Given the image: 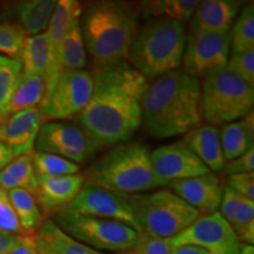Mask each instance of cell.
<instances>
[{"label":"cell","mask_w":254,"mask_h":254,"mask_svg":"<svg viewBox=\"0 0 254 254\" xmlns=\"http://www.w3.org/2000/svg\"><path fill=\"white\" fill-rule=\"evenodd\" d=\"M91 99L77 123L101 146L126 142L141 126V103L148 81L127 62L94 68Z\"/></svg>","instance_id":"cell-1"},{"label":"cell","mask_w":254,"mask_h":254,"mask_svg":"<svg viewBox=\"0 0 254 254\" xmlns=\"http://www.w3.org/2000/svg\"><path fill=\"white\" fill-rule=\"evenodd\" d=\"M202 120L199 79L176 69L148 82L141 103V126L155 139L183 135Z\"/></svg>","instance_id":"cell-2"},{"label":"cell","mask_w":254,"mask_h":254,"mask_svg":"<svg viewBox=\"0 0 254 254\" xmlns=\"http://www.w3.org/2000/svg\"><path fill=\"white\" fill-rule=\"evenodd\" d=\"M139 9L127 1L92 2L82 12L85 49L95 68L125 62L138 33Z\"/></svg>","instance_id":"cell-3"},{"label":"cell","mask_w":254,"mask_h":254,"mask_svg":"<svg viewBox=\"0 0 254 254\" xmlns=\"http://www.w3.org/2000/svg\"><path fill=\"white\" fill-rule=\"evenodd\" d=\"M85 182L122 194H138L168 185L155 176L151 151L140 142H123L90 165Z\"/></svg>","instance_id":"cell-4"},{"label":"cell","mask_w":254,"mask_h":254,"mask_svg":"<svg viewBox=\"0 0 254 254\" xmlns=\"http://www.w3.org/2000/svg\"><path fill=\"white\" fill-rule=\"evenodd\" d=\"M186 40L183 23L168 18L154 19L138 30L127 57L128 64L146 79L161 77L180 67Z\"/></svg>","instance_id":"cell-5"},{"label":"cell","mask_w":254,"mask_h":254,"mask_svg":"<svg viewBox=\"0 0 254 254\" xmlns=\"http://www.w3.org/2000/svg\"><path fill=\"white\" fill-rule=\"evenodd\" d=\"M138 225V233L170 239L194 222L201 214L176 193L159 190L144 194H126Z\"/></svg>","instance_id":"cell-6"},{"label":"cell","mask_w":254,"mask_h":254,"mask_svg":"<svg viewBox=\"0 0 254 254\" xmlns=\"http://www.w3.org/2000/svg\"><path fill=\"white\" fill-rule=\"evenodd\" d=\"M200 87L202 118L209 125L224 126L253 111L254 86L227 67L206 75Z\"/></svg>","instance_id":"cell-7"},{"label":"cell","mask_w":254,"mask_h":254,"mask_svg":"<svg viewBox=\"0 0 254 254\" xmlns=\"http://www.w3.org/2000/svg\"><path fill=\"white\" fill-rule=\"evenodd\" d=\"M53 215L57 226L67 236L99 252H128L134 250L138 243V232L124 222L65 211H58Z\"/></svg>","instance_id":"cell-8"},{"label":"cell","mask_w":254,"mask_h":254,"mask_svg":"<svg viewBox=\"0 0 254 254\" xmlns=\"http://www.w3.org/2000/svg\"><path fill=\"white\" fill-rule=\"evenodd\" d=\"M170 249L192 245L207 251L209 254H239L243 243L230 224L219 213L202 215L190 226L168 239Z\"/></svg>","instance_id":"cell-9"},{"label":"cell","mask_w":254,"mask_h":254,"mask_svg":"<svg viewBox=\"0 0 254 254\" xmlns=\"http://www.w3.org/2000/svg\"><path fill=\"white\" fill-rule=\"evenodd\" d=\"M34 146L37 152L58 155L77 165L86 163L98 151L80 126L67 122L43 124Z\"/></svg>","instance_id":"cell-10"},{"label":"cell","mask_w":254,"mask_h":254,"mask_svg":"<svg viewBox=\"0 0 254 254\" xmlns=\"http://www.w3.org/2000/svg\"><path fill=\"white\" fill-rule=\"evenodd\" d=\"M93 91V77L86 69L63 73L46 95L40 110L44 118L67 119L86 107Z\"/></svg>","instance_id":"cell-11"},{"label":"cell","mask_w":254,"mask_h":254,"mask_svg":"<svg viewBox=\"0 0 254 254\" xmlns=\"http://www.w3.org/2000/svg\"><path fill=\"white\" fill-rule=\"evenodd\" d=\"M60 211L124 222L138 232L134 213L126 194L85 182L74 200Z\"/></svg>","instance_id":"cell-12"},{"label":"cell","mask_w":254,"mask_h":254,"mask_svg":"<svg viewBox=\"0 0 254 254\" xmlns=\"http://www.w3.org/2000/svg\"><path fill=\"white\" fill-rule=\"evenodd\" d=\"M230 32L190 33L183 58L184 71L199 79L226 67L231 55Z\"/></svg>","instance_id":"cell-13"},{"label":"cell","mask_w":254,"mask_h":254,"mask_svg":"<svg viewBox=\"0 0 254 254\" xmlns=\"http://www.w3.org/2000/svg\"><path fill=\"white\" fill-rule=\"evenodd\" d=\"M151 163L155 176L167 184L211 172L183 141L151 152Z\"/></svg>","instance_id":"cell-14"},{"label":"cell","mask_w":254,"mask_h":254,"mask_svg":"<svg viewBox=\"0 0 254 254\" xmlns=\"http://www.w3.org/2000/svg\"><path fill=\"white\" fill-rule=\"evenodd\" d=\"M168 185L173 193L195 208L200 214L215 213L220 208L225 187L212 172L190 179L176 180Z\"/></svg>","instance_id":"cell-15"},{"label":"cell","mask_w":254,"mask_h":254,"mask_svg":"<svg viewBox=\"0 0 254 254\" xmlns=\"http://www.w3.org/2000/svg\"><path fill=\"white\" fill-rule=\"evenodd\" d=\"M44 119L40 107L11 114L0 123V142L13 151L15 157L31 153Z\"/></svg>","instance_id":"cell-16"},{"label":"cell","mask_w":254,"mask_h":254,"mask_svg":"<svg viewBox=\"0 0 254 254\" xmlns=\"http://www.w3.org/2000/svg\"><path fill=\"white\" fill-rule=\"evenodd\" d=\"M84 184L85 178L81 174L38 177V186L33 195L45 213L55 214L71 204Z\"/></svg>","instance_id":"cell-17"},{"label":"cell","mask_w":254,"mask_h":254,"mask_svg":"<svg viewBox=\"0 0 254 254\" xmlns=\"http://www.w3.org/2000/svg\"><path fill=\"white\" fill-rule=\"evenodd\" d=\"M81 13L80 4L74 0H60L57 1L55 12L51 18L49 26H47L46 34L49 37L51 52H52V65L49 73H47L46 81V94L52 91L57 80H58L62 72H60V49L68 25L75 14ZM45 99V98H44Z\"/></svg>","instance_id":"cell-18"},{"label":"cell","mask_w":254,"mask_h":254,"mask_svg":"<svg viewBox=\"0 0 254 254\" xmlns=\"http://www.w3.org/2000/svg\"><path fill=\"white\" fill-rule=\"evenodd\" d=\"M241 2L233 0H206L200 1L190 18V33L230 32L237 18Z\"/></svg>","instance_id":"cell-19"},{"label":"cell","mask_w":254,"mask_h":254,"mask_svg":"<svg viewBox=\"0 0 254 254\" xmlns=\"http://www.w3.org/2000/svg\"><path fill=\"white\" fill-rule=\"evenodd\" d=\"M221 215L234 231L240 243H254V201L225 187L221 200Z\"/></svg>","instance_id":"cell-20"},{"label":"cell","mask_w":254,"mask_h":254,"mask_svg":"<svg viewBox=\"0 0 254 254\" xmlns=\"http://www.w3.org/2000/svg\"><path fill=\"white\" fill-rule=\"evenodd\" d=\"M209 171L219 172L225 166L220 129L213 125H199L186 133L182 140Z\"/></svg>","instance_id":"cell-21"},{"label":"cell","mask_w":254,"mask_h":254,"mask_svg":"<svg viewBox=\"0 0 254 254\" xmlns=\"http://www.w3.org/2000/svg\"><path fill=\"white\" fill-rule=\"evenodd\" d=\"M34 239L38 254H107L73 239L53 220L43 221L34 234Z\"/></svg>","instance_id":"cell-22"},{"label":"cell","mask_w":254,"mask_h":254,"mask_svg":"<svg viewBox=\"0 0 254 254\" xmlns=\"http://www.w3.org/2000/svg\"><path fill=\"white\" fill-rule=\"evenodd\" d=\"M220 141L225 161H231L253 147V111L237 122L226 124L220 131Z\"/></svg>","instance_id":"cell-23"},{"label":"cell","mask_w":254,"mask_h":254,"mask_svg":"<svg viewBox=\"0 0 254 254\" xmlns=\"http://www.w3.org/2000/svg\"><path fill=\"white\" fill-rule=\"evenodd\" d=\"M80 14H75L66 31L60 49V72H72L84 69L87 64L86 49L80 28Z\"/></svg>","instance_id":"cell-24"},{"label":"cell","mask_w":254,"mask_h":254,"mask_svg":"<svg viewBox=\"0 0 254 254\" xmlns=\"http://www.w3.org/2000/svg\"><path fill=\"white\" fill-rule=\"evenodd\" d=\"M19 58L24 73L46 78L52 65V52L46 32L38 36L27 37Z\"/></svg>","instance_id":"cell-25"},{"label":"cell","mask_w":254,"mask_h":254,"mask_svg":"<svg viewBox=\"0 0 254 254\" xmlns=\"http://www.w3.org/2000/svg\"><path fill=\"white\" fill-rule=\"evenodd\" d=\"M32 153L14 158L5 168L0 171V187L8 192L23 189L34 194L38 186V176L34 171Z\"/></svg>","instance_id":"cell-26"},{"label":"cell","mask_w":254,"mask_h":254,"mask_svg":"<svg viewBox=\"0 0 254 254\" xmlns=\"http://www.w3.org/2000/svg\"><path fill=\"white\" fill-rule=\"evenodd\" d=\"M46 94V81L43 75L21 73L20 81L9 101L7 116L20 111L38 107Z\"/></svg>","instance_id":"cell-27"},{"label":"cell","mask_w":254,"mask_h":254,"mask_svg":"<svg viewBox=\"0 0 254 254\" xmlns=\"http://www.w3.org/2000/svg\"><path fill=\"white\" fill-rule=\"evenodd\" d=\"M56 5L55 0H27L19 2L17 6L19 26L26 34L38 36L49 26Z\"/></svg>","instance_id":"cell-28"},{"label":"cell","mask_w":254,"mask_h":254,"mask_svg":"<svg viewBox=\"0 0 254 254\" xmlns=\"http://www.w3.org/2000/svg\"><path fill=\"white\" fill-rule=\"evenodd\" d=\"M200 1L196 0H152L141 1L139 13L146 18H168L173 20H190Z\"/></svg>","instance_id":"cell-29"},{"label":"cell","mask_w":254,"mask_h":254,"mask_svg":"<svg viewBox=\"0 0 254 254\" xmlns=\"http://www.w3.org/2000/svg\"><path fill=\"white\" fill-rule=\"evenodd\" d=\"M7 196L25 234L37 232L44 218L34 195L26 190L15 189L8 190Z\"/></svg>","instance_id":"cell-30"},{"label":"cell","mask_w":254,"mask_h":254,"mask_svg":"<svg viewBox=\"0 0 254 254\" xmlns=\"http://www.w3.org/2000/svg\"><path fill=\"white\" fill-rule=\"evenodd\" d=\"M23 67L19 59L0 55V123L7 118V109L12 95L20 81Z\"/></svg>","instance_id":"cell-31"},{"label":"cell","mask_w":254,"mask_h":254,"mask_svg":"<svg viewBox=\"0 0 254 254\" xmlns=\"http://www.w3.org/2000/svg\"><path fill=\"white\" fill-rule=\"evenodd\" d=\"M231 46L233 52H247L254 51V6L247 5L240 15L238 17L236 24L230 32Z\"/></svg>","instance_id":"cell-32"},{"label":"cell","mask_w":254,"mask_h":254,"mask_svg":"<svg viewBox=\"0 0 254 254\" xmlns=\"http://www.w3.org/2000/svg\"><path fill=\"white\" fill-rule=\"evenodd\" d=\"M32 160L38 177H64L79 174L77 164L58 155L33 152Z\"/></svg>","instance_id":"cell-33"},{"label":"cell","mask_w":254,"mask_h":254,"mask_svg":"<svg viewBox=\"0 0 254 254\" xmlns=\"http://www.w3.org/2000/svg\"><path fill=\"white\" fill-rule=\"evenodd\" d=\"M26 33L19 25L0 23V52L12 59H19Z\"/></svg>","instance_id":"cell-34"},{"label":"cell","mask_w":254,"mask_h":254,"mask_svg":"<svg viewBox=\"0 0 254 254\" xmlns=\"http://www.w3.org/2000/svg\"><path fill=\"white\" fill-rule=\"evenodd\" d=\"M226 67L254 86V51L232 52Z\"/></svg>","instance_id":"cell-35"},{"label":"cell","mask_w":254,"mask_h":254,"mask_svg":"<svg viewBox=\"0 0 254 254\" xmlns=\"http://www.w3.org/2000/svg\"><path fill=\"white\" fill-rule=\"evenodd\" d=\"M0 231L17 236L25 234L7 194L0 198Z\"/></svg>","instance_id":"cell-36"},{"label":"cell","mask_w":254,"mask_h":254,"mask_svg":"<svg viewBox=\"0 0 254 254\" xmlns=\"http://www.w3.org/2000/svg\"><path fill=\"white\" fill-rule=\"evenodd\" d=\"M136 254H170L168 239L151 237L148 234L139 233L138 243L134 247Z\"/></svg>","instance_id":"cell-37"},{"label":"cell","mask_w":254,"mask_h":254,"mask_svg":"<svg viewBox=\"0 0 254 254\" xmlns=\"http://www.w3.org/2000/svg\"><path fill=\"white\" fill-rule=\"evenodd\" d=\"M230 189L236 190L240 195L254 201V173H238L227 176Z\"/></svg>","instance_id":"cell-38"},{"label":"cell","mask_w":254,"mask_h":254,"mask_svg":"<svg viewBox=\"0 0 254 254\" xmlns=\"http://www.w3.org/2000/svg\"><path fill=\"white\" fill-rule=\"evenodd\" d=\"M222 170L227 176L238 173H251L254 170V146L243 155L231 161H226Z\"/></svg>","instance_id":"cell-39"},{"label":"cell","mask_w":254,"mask_h":254,"mask_svg":"<svg viewBox=\"0 0 254 254\" xmlns=\"http://www.w3.org/2000/svg\"><path fill=\"white\" fill-rule=\"evenodd\" d=\"M6 254H38L36 239L33 234H21L15 245Z\"/></svg>","instance_id":"cell-40"},{"label":"cell","mask_w":254,"mask_h":254,"mask_svg":"<svg viewBox=\"0 0 254 254\" xmlns=\"http://www.w3.org/2000/svg\"><path fill=\"white\" fill-rule=\"evenodd\" d=\"M17 234L7 233V232L0 231V254H6L9 250L15 245L18 240Z\"/></svg>","instance_id":"cell-41"},{"label":"cell","mask_w":254,"mask_h":254,"mask_svg":"<svg viewBox=\"0 0 254 254\" xmlns=\"http://www.w3.org/2000/svg\"><path fill=\"white\" fill-rule=\"evenodd\" d=\"M14 158L17 157H15L13 151L9 150L7 146H5L2 142H0V171L7 166Z\"/></svg>","instance_id":"cell-42"},{"label":"cell","mask_w":254,"mask_h":254,"mask_svg":"<svg viewBox=\"0 0 254 254\" xmlns=\"http://www.w3.org/2000/svg\"><path fill=\"white\" fill-rule=\"evenodd\" d=\"M170 254H209V253L204 249H201V247L186 245V246H180V247L171 249Z\"/></svg>","instance_id":"cell-43"},{"label":"cell","mask_w":254,"mask_h":254,"mask_svg":"<svg viewBox=\"0 0 254 254\" xmlns=\"http://www.w3.org/2000/svg\"><path fill=\"white\" fill-rule=\"evenodd\" d=\"M239 254H254L253 245H243Z\"/></svg>","instance_id":"cell-44"},{"label":"cell","mask_w":254,"mask_h":254,"mask_svg":"<svg viewBox=\"0 0 254 254\" xmlns=\"http://www.w3.org/2000/svg\"><path fill=\"white\" fill-rule=\"evenodd\" d=\"M7 194V192H5L4 190L1 189V187H0V198H1V196H4V195H6Z\"/></svg>","instance_id":"cell-45"},{"label":"cell","mask_w":254,"mask_h":254,"mask_svg":"<svg viewBox=\"0 0 254 254\" xmlns=\"http://www.w3.org/2000/svg\"><path fill=\"white\" fill-rule=\"evenodd\" d=\"M120 254H136L134 251H128V252H123V253H120Z\"/></svg>","instance_id":"cell-46"}]
</instances>
